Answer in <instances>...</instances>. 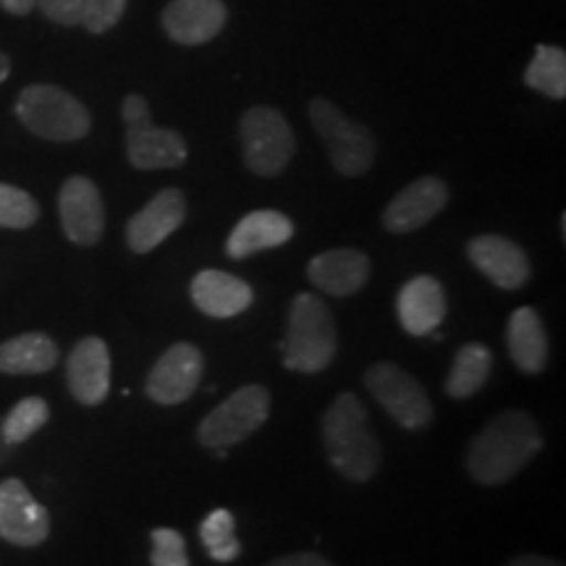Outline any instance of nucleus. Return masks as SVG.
Returning <instances> with one entry per match:
<instances>
[{
	"mask_svg": "<svg viewBox=\"0 0 566 566\" xmlns=\"http://www.w3.org/2000/svg\"><path fill=\"white\" fill-rule=\"evenodd\" d=\"M59 216L69 242L95 247L105 233V205L97 184L87 176H69L59 192Z\"/></svg>",
	"mask_w": 566,
	"mask_h": 566,
	"instance_id": "obj_12",
	"label": "nucleus"
},
{
	"mask_svg": "<svg viewBox=\"0 0 566 566\" xmlns=\"http://www.w3.org/2000/svg\"><path fill=\"white\" fill-rule=\"evenodd\" d=\"M525 84L551 101L566 97V53L564 48L537 45L533 61L525 71Z\"/></svg>",
	"mask_w": 566,
	"mask_h": 566,
	"instance_id": "obj_25",
	"label": "nucleus"
},
{
	"mask_svg": "<svg viewBox=\"0 0 566 566\" xmlns=\"http://www.w3.org/2000/svg\"><path fill=\"white\" fill-rule=\"evenodd\" d=\"M122 118L126 126V155L137 171H166L187 163V142L179 132L153 124L145 97L126 95Z\"/></svg>",
	"mask_w": 566,
	"mask_h": 566,
	"instance_id": "obj_5",
	"label": "nucleus"
},
{
	"mask_svg": "<svg viewBox=\"0 0 566 566\" xmlns=\"http://www.w3.org/2000/svg\"><path fill=\"white\" fill-rule=\"evenodd\" d=\"M265 566H334L328 558L315 554V551H300V554H289L281 558H273Z\"/></svg>",
	"mask_w": 566,
	"mask_h": 566,
	"instance_id": "obj_32",
	"label": "nucleus"
},
{
	"mask_svg": "<svg viewBox=\"0 0 566 566\" xmlns=\"http://www.w3.org/2000/svg\"><path fill=\"white\" fill-rule=\"evenodd\" d=\"M40 221V205L30 192L0 184V229L24 231Z\"/></svg>",
	"mask_w": 566,
	"mask_h": 566,
	"instance_id": "obj_28",
	"label": "nucleus"
},
{
	"mask_svg": "<svg viewBox=\"0 0 566 566\" xmlns=\"http://www.w3.org/2000/svg\"><path fill=\"white\" fill-rule=\"evenodd\" d=\"M239 139H242L247 168L263 179H273L286 171L296 153L292 124L271 105H254L244 113L239 122Z\"/></svg>",
	"mask_w": 566,
	"mask_h": 566,
	"instance_id": "obj_7",
	"label": "nucleus"
},
{
	"mask_svg": "<svg viewBox=\"0 0 566 566\" xmlns=\"http://www.w3.org/2000/svg\"><path fill=\"white\" fill-rule=\"evenodd\" d=\"M13 113L27 132L48 142H80L92 129L90 111L55 84H30L21 90Z\"/></svg>",
	"mask_w": 566,
	"mask_h": 566,
	"instance_id": "obj_4",
	"label": "nucleus"
},
{
	"mask_svg": "<svg viewBox=\"0 0 566 566\" xmlns=\"http://www.w3.org/2000/svg\"><path fill=\"white\" fill-rule=\"evenodd\" d=\"M200 541L208 548L212 562L229 564L242 554V543L237 541V520L229 509H212L200 525Z\"/></svg>",
	"mask_w": 566,
	"mask_h": 566,
	"instance_id": "obj_26",
	"label": "nucleus"
},
{
	"mask_svg": "<svg viewBox=\"0 0 566 566\" xmlns=\"http://www.w3.org/2000/svg\"><path fill=\"white\" fill-rule=\"evenodd\" d=\"M153 541V566H192L187 554V541L179 530L174 527H155L150 533Z\"/></svg>",
	"mask_w": 566,
	"mask_h": 566,
	"instance_id": "obj_29",
	"label": "nucleus"
},
{
	"mask_svg": "<svg viewBox=\"0 0 566 566\" xmlns=\"http://www.w3.org/2000/svg\"><path fill=\"white\" fill-rule=\"evenodd\" d=\"M202 373V352L197 349L195 344L179 342L168 346V349L158 357V363L153 365L150 375H147L145 394L160 407L184 405V401L192 399V394L200 388Z\"/></svg>",
	"mask_w": 566,
	"mask_h": 566,
	"instance_id": "obj_10",
	"label": "nucleus"
},
{
	"mask_svg": "<svg viewBox=\"0 0 566 566\" xmlns=\"http://www.w3.org/2000/svg\"><path fill=\"white\" fill-rule=\"evenodd\" d=\"M543 436L535 417L509 409L485 424L467 449V472L485 488L504 485L541 454Z\"/></svg>",
	"mask_w": 566,
	"mask_h": 566,
	"instance_id": "obj_1",
	"label": "nucleus"
},
{
	"mask_svg": "<svg viewBox=\"0 0 566 566\" xmlns=\"http://www.w3.org/2000/svg\"><path fill=\"white\" fill-rule=\"evenodd\" d=\"M226 11L223 0H171L163 9L160 24L168 38L179 45H205L223 32Z\"/></svg>",
	"mask_w": 566,
	"mask_h": 566,
	"instance_id": "obj_18",
	"label": "nucleus"
},
{
	"mask_svg": "<svg viewBox=\"0 0 566 566\" xmlns=\"http://www.w3.org/2000/svg\"><path fill=\"white\" fill-rule=\"evenodd\" d=\"M61 359L59 344L48 334H21L0 344V373L3 375H42L53 370Z\"/></svg>",
	"mask_w": 566,
	"mask_h": 566,
	"instance_id": "obj_23",
	"label": "nucleus"
},
{
	"mask_svg": "<svg viewBox=\"0 0 566 566\" xmlns=\"http://www.w3.org/2000/svg\"><path fill=\"white\" fill-rule=\"evenodd\" d=\"M506 346L512 363L522 373L537 375L546 370L548 365V334L541 315L533 307H520L509 315L506 323Z\"/></svg>",
	"mask_w": 566,
	"mask_h": 566,
	"instance_id": "obj_22",
	"label": "nucleus"
},
{
	"mask_svg": "<svg viewBox=\"0 0 566 566\" xmlns=\"http://www.w3.org/2000/svg\"><path fill=\"white\" fill-rule=\"evenodd\" d=\"M493 370V354L485 344H464L457 352L454 365H451L449 375H446V394L451 399H472L480 388L488 384Z\"/></svg>",
	"mask_w": 566,
	"mask_h": 566,
	"instance_id": "obj_24",
	"label": "nucleus"
},
{
	"mask_svg": "<svg viewBox=\"0 0 566 566\" xmlns=\"http://www.w3.org/2000/svg\"><path fill=\"white\" fill-rule=\"evenodd\" d=\"M365 388L405 430H424L433 422V405L424 386L396 363H375L365 373Z\"/></svg>",
	"mask_w": 566,
	"mask_h": 566,
	"instance_id": "obj_9",
	"label": "nucleus"
},
{
	"mask_svg": "<svg viewBox=\"0 0 566 566\" xmlns=\"http://www.w3.org/2000/svg\"><path fill=\"white\" fill-rule=\"evenodd\" d=\"M0 9L13 13V17H27L38 9V0H0Z\"/></svg>",
	"mask_w": 566,
	"mask_h": 566,
	"instance_id": "obj_34",
	"label": "nucleus"
},
{
	"mask_svg": "<svg viewBox=\"0 0 566 566\" xmlns=\"http://www.w3.org/2000/svg\"><path fill=\"white\" fill-rule=\"evenodd\" d=\"M69 394L84 407H97L111 394V349L103 338L87 336L74 344L66 359Z\"/></svg>",
	"mask_w": 566,
	"mask_h": 566,
	"instance_id": "obj_15",
	"label": "nucleus"
},
{
	"mask_svg": "<svg viewBox=\"0 0 566 566\" xmlns=\"http://www.w3.org/2000/svg\"><path fill=\"white\" fill-rule=\"evenodd\" d=\"M38 9L53 24L76 27L82 21L84 0H38Z\"/></svg>",
	"mask_w": 566,
	"mask_h": 566,
	"instance_id": "obj_31",
	"label": "nucleus"
},
{
	"mask_svg": "<svg viewBox=\"0 0 566 566\" xmlns=\"http://www.w3.org/2000/svg\"><path fill=\"white\" fill-rule=\"evenodd\" d=\"M449 202V187L438 176H422L401 189L384 210V226L391 233H412L428 226Z\"/></svg>",
	"mask_w": 566,
	"mask_h": 566,
	"instance_id": "obj_16",
	"label": "nucleus"
},
{
	"mask_svg": "<svg viewBox=\"0 0 566 566\" xmlns=\"http://www.w3.org/2000/svg\"><path fill=\"white\" fill-rule=\"evenodd\" d=\"M11 76V59L6 53H0V84Z\"/></svg>",
	"mask_w": 566,
	"mask_h": 566,
	"instance_id": "obj_36",
	"label": "nucleus"
},
{
	"mask_svg": "<svg viewBox=\"0 0 566 566\" xmlns=\"http://www.w3.org/2000/svg\"><path fill=\"white\" fill-rule=\"evenodd\" d=\"M129 0H84L80 24L90 34H105L118 24Z\"/></svg>",
	"mask_w": 566,
	"mask_h": 566,
	"instance_id": "obj_30",
	"label": "nucleus"
},
{
	"mask_svg": "<svg viewBox=\"0 0 566 566\" xmlns=\"http://www.w3.org/2000/svg\"><path fill=\"white\" fill-rule=\"evenodd\" d=\"M446 313H449L446 289L433 275H415L396 296V315L401 328L415 338L436 334L438 325L446 321Z\"/></svg>",
	"mask_w": 566,
	"mask_h": 566,
	"instance_id": "obj_17",
	"label": "nucleus"
},
{
	"mask_svg": "<svg viewBox=\"0 0 566 566\" xmlns=\"http://www.w3.org/2000/svg\"><path fill=\"white\" fill-rule=\"evenodd\" d=\"M325 454L338 475L367 483L384 464V446L375 436L370 415L357 394L344 391L331 401L321 420Z\"/></svg>",
	"mask_w": 566,
	"mask_h": 566,
	"instance_id": "obj_2",
	"label": "nucleus"
},
{
	"mask_svg": "<svg viewBox=\"0 0 566 566\" xmlns=\"http://www.w3.org/2000/svg\"><path fill=\"white\" fill-rule=\"evenodd\" d=\"M338 352V331L331 307L315 294H296L283 338V365L294 373H323Z\"/></svg>",
	"mask_w": 566,
	"mask_h": 566,
	"instance_id": "obj_3",
	"label": "nucleus"
},
{
	"mask_svg": "<svg viewBox=\"0 0 566 566\" xmlns=\"http://www.w3.org/2000/svg\"><path fill=\"white\" fill-rule=\"evenodd\" d=\"M294 237V223L279 210H252L233 226L226 239V254L231 260H244L252 254L275 250Z\"/></svg>",
	"mask_w": 566,
	"mask_h": 566,
	"instance_id": "obj_20",
	"label": "nucleus"
},
{
	"mask_svg": "<svg viewBox=\"0 0 566 566\" xmlns=\"http://www.w3.org/2000/svg\"><path fill=\"white\" fill-rule=\"evenodd\" d=\"M271 415V394L268 388L250 384L233 391L229 399L221 401L197 428V438L212 451L231 449L242 443L268 422Z\"/></svg>",
	"mask_w": 566,
	"mask_h": 566,
	"instance_id": "obj_8",
	"label": "nucleus"
},
{
	"mask_svg": "<svg viewBox=\"0 0 566 566\" xmlns=\"http://www.w3.org/2000/svg\"><path fill=\"white\" fill-rule=\"evenodd\" d=\"M307 279L328 296H352L370 279V258L359 250H328L315 254Z\"/></svg>",
	"mask_w": 566,
	"mask_h": 566,
	"instance_id": "obj_21",
	"label": "nucleus"
},
{
	"mask_svg": "<svg viewBox=\"0 0 566 566\" xmlns=\"http://www.w3.org/2000/svg\"><path fill=\"white\" fill-rule=\"evenodd\" d=\"M504 566H564L562 562L551 556H541V554H520L514 556L512 562H506Z\"/></svg>",
	"mask_w": 566,
	"mask_h": 566,
	"instance_id": "obj_33",
	"label": "nucleus"
},
{
	"mask_svg": "<svg viewBox=\"0 0 566 566\" xmlns=\"http://www.w3.org/2000/svg\"><path fill=\"white\" fill-rule=\"evenodd\" d=\"M467 258L493 286L504 292H520L533 279L527 252L501 233H480L467 244Z\"/></svg>",
	"mask_w": 566,
	"mask_h": 566,
	"instance_id": "obj_13",
	"label": "nucleus"
},
{
	"mask_svg": "<svg viewBox=\"0 0 566 566\" xmlns=\"http://www.w3.org/2000/svg\"><path fill=\"white\" fill-rule=\"evenodd\" d=\"M51 420V407L40 396H27L17 407L6 415L3 420V438L9 446H19L42 430Z\"/></svg>",
	"mask_w": 566,
	"mask_h": 566,
	"instance_id": "obj_27",
	"label": "nucleus"
},
{
	"mask_svg": "<svg viewBox=\"0 0 566 566\" xmlns=\"http://www.w3.org/2000/svg\"><path fill=\"white\" fill-rule=\"evenodd\" d=\"M310 122H313L317 137L323 139L328 158L342 176L357 179L367 174L375 163V137L367 126L352 122L325 97L310 101Z\"/></svg>",
	"mask_w": 566,
	"mask_h": 566,
	"instance_id": "obj_6",
	"label": "nucleus"
},
{
	"mask_svg": "<svg viewBox=\"0 0 566 566\" xmlns=\"http://www.w3.org/2000/svg\"><path fill=\"white\" fill-rule=\"evenodd\" d=\"M51 535V514L21 480L0 483V537L17 548H38Z\"/></svg>",
	"mask_w": 566,
	"mask_h": 566,
	"instance_id": "obj_11",
	"label": "nucleus"
},
{
	"mask_svg": "<svg viewBox=\"0 0 566 566\" xmlns=\"http://www.w3.org/2000/svg\"><path fill=\"white\" fill-rule=\"evenodd\" d=\"M192 302L212 321H229L247 313L254 302L252 286L239 275L223 271H202L192 279Z\"/></svg>",
	"mask_w": 566,
	"mask_h": 566,
	"instance_id": "obj_19",
	"label": "nucleus"
},
{
	"mask_svg": "<svg viewBox=\"0 0 566 566\" xmlns=\"http://www.w3.org/2000/svg\"><path fill=\"white\" fill-rule=\"evenodd\" d=\"M11 449H13V446L6 443V438H3V420H0V467H3L6 462H9Z\"/></svg>",
	"mask_w": 566,
	"mask_h": 566,
	"instance_id": "obj_35",
	"label": "nucleus"
},
{
	"mask_svg": "<svg viewBox=\"0 0 566 566\" xmlns=\"http://www.w3.org/2000/svg\"><path fill=\"white\" fill-rule=\"evenodd\" d=\"M184 218H187V200H184L181 189H160L145 208L129 218V223H126V244H129L134 254L153 252L174 231L181 229Z\"/></svg>",
	"mask_w": 566,
	"mask_h": 566,
	"instance_id": "obj_14",
	"label": "nucleus"
}]
</instances>
